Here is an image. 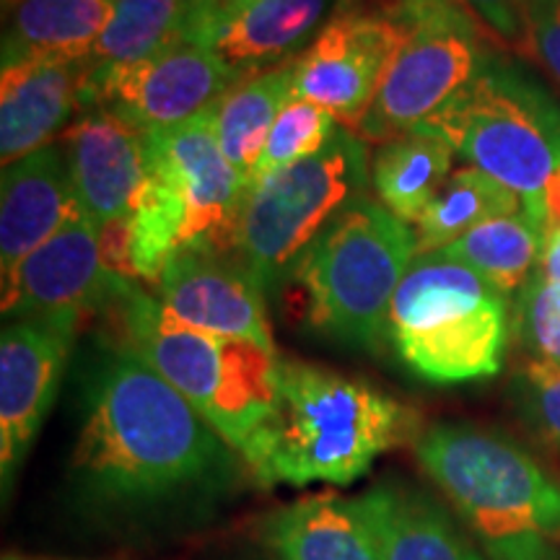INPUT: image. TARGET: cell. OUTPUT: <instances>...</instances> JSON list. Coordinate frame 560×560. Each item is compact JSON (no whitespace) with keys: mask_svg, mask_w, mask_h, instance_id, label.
Returning <instances> with one entry per match:
<instances>
[{"mask_svg":"<svg viewBox=\"0 0 560 560\" xmlns=\"http://www.w3.org/2000/svg\"><path fill=\"white\" fill-rule=\"evenodd\" d=\"M226 441L151 363L117 348L89 389L73 467L107 501H153L226 462Z\"/></svg>","mask_w":560,"mask_h":560,"instance_id":"obj_1","label":"cell"},{"mask_svg":"<svg viewBox=\"0 0 560 560\" xmlns=\"http://www.w3.org/2000/svg\"><path fill=\"white\" fill-rule=\"evenodd\" d=\"M420 431L418 412L374 384L280 359L270 410L240 454L262 486H348Z\"/></svg>","mask_w":560,"mask_h":560,"instance_id":"obj_2","label":"cell"},{"mask_svg":"<svg viewBox=\"0 0 560 560\" xmlns=\"http://www.w3.org/2000/svg\"><path fill=\"white\" fill-rule=\"evenodd\" d=\"M416 457L499 560L540 556L560 535V482L516 441L472 423L420 431Z\"/></svg>","mask_w":560,"mask_h":560,"instance_id":"obj_3","label":"cell"},{"mask_svg":"<svg viewBox=\"0 0 560 560\" xmlns=\"http://www.w3.org/2000/svg\"><path fill=\"white\" fill-rule=\"evenodd\" d=\"M104 312L115 317L125 348L151 363L240 452L276 397V350L182 325L138 280H128Z\"/></svg>","mask_w":560,"mask_h":560,"instance_id":"obj_4","label":"cell"},{"mask_svg":"<svg viewBox=\"0 0 560 560\" xmlns=\"http://www.w3.org/2000/svg\"><path fill=\"white\" fill-rule=\"evenodd\" d=\"M418 255L410 223L382 202L355 200L322 231L293 272L312 330L342 346L380 350L392 299Z\"/></svg>","mask_w":560,"mask_h":560,"instance_id":"obj_5","label":"cell"},{"mask_svg":"<svg viewBox=\"0 0 560 560\" xmlns=\"http://www.w3.org/2000/svg\"><path fill=\"white\" fill-rule=\"evenodd\" d=\"M509 296L439 252L418 255L389 306L387 340L420 380L459 384L499 374Z\"/></svg>","mask_w":560,"mask_h":560,"instance_id":"obj_6","label":"cell"},{"mask_svg":"<svg viewBox=\"0 0 560 560\" xmlns=\"http://www.w3.org/2000/svg\"><path fill=\"white\" fill-rule=\"evenodd\" d=\"M457 156L503 182L545 221V187L560 166V104L516 62L490 55L431 117Z\"/></svg>","mask_w":560,"mask_h":560,"instance_id":"obj_7","label":"cell"},{"mask_svg":"<svg viewBox=\"0 0 560 560\" xmlns=\"http://www.w3.org/2000/svg\"><path fill=\"white\" fill-rule=\"evenodd\" d=\"M369 174L366 138L338 125L325 149L249 187L236 221L234 252L265 293L296 272L342 210L366 198Z\"/></svg>","mask_w":560,"mask_h":560,"instance_id":"obj_8","label":"cell"},{"mask_svg":"<svg viewBox=\"0 0 560 560\" xmlns=\"http://www.w3.org/2000/svg\"><path fill=\"white\" fill-rule=\"evenodd\" d=\"M387 13L402 45L359 125L366 140H389L429 122L490 58L480 19L462 0H395Z\"/></svg>","mask_w":560,"mask_h":560,"instance_id":"obj_9","label":"cell"},{"mask_svg":"<svg viewBox=\"0 0 560 560\" xmlns=\"http://www.w3.org/2000/svg\"><path fill=\"white\" fill-rule=\"evenodd\" d=\"M213 107L174 128L143 132L145 179L177 210L185 249H234L249 190L221 149Z\"/></svg>","mask_w":560,"mask_h":560,"instance_id":"obj_10","label":"cell"},{"mask_svg":"<svg viewBox=\"0 0 560 560\" xmlns=\"http://www.w3.org/2000/svg\"><path fill=\"white\" fill-rule=\"evenodd\" d=\"M242 79L206 47L185 42L138 62L91 68L83 109H107L140 132L164 130L213 107Z\"/></svg>","mask_w":560,"mask_h":560,"instance_id":"obj_11","label":"cell"},{"mask_svg":"<svg viewBox=\"0 0 560 560\" xmlns=\"http://www.w3.org/2000/svg\"><path fill=\"white\" fill-rule=\"evenodd\" d=\"M79 312L11 319L0 335V470L3 490L30 454L58 397Z\"/></svg>","mask_w":560,"mask_h":560,"instance_id":"obj_12","label":"cell"},{"mask_svg":"<svg viewBox=\"0 0 560 560\" xmlns=\"http://www.w3.org/2000/svg\"><path fill=\"white\" fill-rule=\"evenodd\" d=\"M400 45L402 30L387 11L335 16L296 58V100L359 130Z\"/></svg>","mask_w":560,"mask_h":560,"instance_id":"obj_13","label":"cell"},{"mask_svg":"<svg viewBox=\"0 0 560 560\" xmlns=\"http://www.w3.org/2000/svg\"><path fill=\"white\" fill-rule=\"evenodd\" d=\"M128 280L104 265L100 226L79 215L16 268L3 272V314L21 319L104 312Z\"/></svg>","mask_w":560,"mask_h":560,"instance_id":"obj_14","label":"cell"},{"mask_svg":"<svg viewBox=\"0 0 560 560\" xmlns=\"http://www.w3.org/2000/svg\"><path fill=\"white\" fill-rule=\"evenodd\" d=\"M156 299L182 325L276 350L265 291L240 260H226L223 252H179L156 280Z\"/></svg>","mask_w":560,"mask_h":560,"instance_id":"obj_15","label":"cell"},{"mask_svg":"<svg viewBox=\"0 0 560 560\" xmlns=\"http://www.w3.org/2000/svg\"><path fill=\"white\" fill-rule=\"evenodd\" d=\"M335 0H244L198 9L190 42L252 75L310 50Z\"/></svg>","mask_w":560,"mask_h":560,"instance_id":"obj_16","label":"cell"},{"mask_svg":"<svg viewBox=\"0 0 560 560\" xmlns=\"http://www.w3.org/2000/svg\"><path fill=\"white\" fill-rule=\"evenodd\" d=\"M62 149L83 219L94 226L125 219L145 185L143 132L89 107L66 130Z\"/></svg>","mask_w":560,"mask_h":560,"instance_id":"obj_17","label":"cell"},{"mask_svg":"<svg viewBox=\"0 0 560 560\" xmlns=\"http://www.w3.org/2000/svg\"><path fill=\"white\" fill-rule=\"evenodd\" d=\"M89 60H26L0 79V159L3 166L45 149L83 109Z\"/></svg>","mask_w":560,"mask_h":560,"instance_id":"obj_18","label":"cell"},{"mask_svg":"<svg viewBox=\"0 0 560 560\" xmlns=\"http://www.w3.org/2000/svg\"><path fill=\"white\" fill-rule=\"evenodd\" d=\"M62 143H50L3 166L0 182V268L9 272L79 219Z\"/></svg>","mask_w":560,"mask_h":560,"instance_id":"obj_19","label":"cell"},{"mask_svg":"<svg viewBox=\"0 0 560 560\" xmlns=\"http://www.w3.org/2000/svg\"><path fill=\"white\" fill-rule=\"evenodd\" d=\"M262 537L280 560H384L361 501L330 493L272 511Z\"/></svg>","mask_w":560,"mask_h":560,"instance_id":"obj_20","label":"cell"},{"mask_svg":"<svg viewBox=\"0 0 560 560\" xmlns=\"http://www.w3.org/2000/svg\"><path fill=\"white\" fill-rule=\"evenodd\" d=\"M112 0H3V68L26 60H86Z\"/></svg>","mask_w":560,"mask_h":560,"instance_id":"obj_21","label":"cell"},{"mask_svg":"<svg viewBox=\"0 0 560 560\" xmlns=\"http://www.w3.org/2000/svg\"><path fill=\"white\" fill-rule=\"evenodd\" d=\"M361 509L384 560H482L452 527L436 503L402 486H376Z\"/></svg>","mask_w":560,"mask_h":560,"instance_id":"obj_22","label":"cell"},{"mask_svg":"<svg viewBox=\"0 0 560 560\" xmlns=\"http://www.w3.org/2000/svg\"><path fill=\"white\" fill-rule=\"evenodd\" d=\"M454 149L429 125L384 140L371 161V185L392 215L416 226L444 182L450 179Z\"/></svg>","mask_w":560,"mask_h":560,"instance_id":"obj_23","label":"cell"},{"mask_svg":"<svg viewBox=\"0 0 560 560\" xmlns=\"http://www.w3.org/2000/svg\"><path fill=\"white\" fill-rule=\"evenodd\" d=\"M293 100H296V60L244 75L215 102V136L247 187L272 125Z\"/></svg>","mask_w":560,"mask_h":560,"instance_id":"obj_24","label":"cell"},{"mask_svg":"<svg viewBox=\"0 0 560 560\" xmlns=\"http://www.w3.org/2000/svg\"><path fill=\"white\" fill-rule=\"evenodd\" d=\"M545 229V221L522 208L520 213L480 223L450 247L439 249V255L478 272L486 283L509 296L520 291L540 265Z\"/></svg>","mask_w":560,"mask_h":560,"instance_id":"obj_25","label":"cell"},{"mask_svg":"<svg viewBox=\"0 0 560 560\" xmlns=\"http://www.w3.org/2000/svg\"><path fill=\"white\" fill-rule=\"evenodd\" d=\"M195 13L190 0H112V13L89 55L91 68L125 66L190 42Z\"/></svg>","mask_w":560,"mask_h":560,"instance_id":"obj_26","label":"cell"},{"mask_svg":"<svg viewBox=\"0 0 560 560\" xmlns=\"http://www.w3.org/2000/svg\"><path fill=\"white\" fill-rule=\"evenodd\" d=\"M522 208L524 200L503 182L475 166H462L450 174L436 198L412 226L420 255L450 247L480 223L520 213Z\"/></svg>","mask_w":560,"mask_h":560,"instance_id":"obj_27","label":"cell"},{"mask_svg":"<svg viewBox=\"0 0 560 560\" xmlns=\"http://www.w3.org/2000/svg\"><path fill=\"white\" fill-rule=\"evenodd\" d=\"M335 130H338V117L332 112L322 109L312 102L293 100L272 125L262 156L257 161L255 172H252L249 187L270 177L272 172H280L285 166L296 164V161L314 156V153L325 149Z\"/></svg>","mask_w":560,"mask_h":560,"instance_id":"obj_28","label":"cell"},{"mask_svg":"<svg viewBox=\"0 0 560 560\" xmlns=\"http://www.w3.org/2000/svg\"><path fill=\"white\" fill-rule=\"evenodd\" d=\"M514 330L529 361L560 369V285L540 270L516 291Z\"/></svg>","mask_w":560,"mask_h":560,"instance_id":"obj_29","label":"cell"},{"mask_svg":"<svg viewBox=\"0 0 560 560\" xmlns=\"http://www.w3.org/2000/svg\"><path fill=\"white\" fill-rule=\"evenodd\" d=\"M514 400L532 429L560 450V369L529 361L514 380Z\"/></svg>","mask_w":560,"mask_h":560,"instance_id":"obj_30","label":"cell"},{"mask_svg":"<svg viewBox=\"0 0 560 560\" xmlns=\"http://www.w3.org/2000/svg\"><path fill=\"white\" fill-rule=\"evenodd\" d=\"M462 3L480 19L486 30L493 32L506 45L522 50L532 11L542 0H462Z\"/></svg>","mask_w":560,"mask_h":560,"instance_id":"obj_31","label":"cell"},{"mask_svg":"<svg viewBox=\"0 0 560 560\" xmlns=\"http://www.w3.org/2000/svg\"><path fill=\"white\" fill-rule=\"evenodd\" d=\"M522 50L540 62L545 73L560 86V0H542L532 11Z\"/></svg>","mask_w":560,"mask_h":560,"instance_id":"obj_32","label":"cell"},{"mask_svg":"<svg viewBox=\"0 0 560 560\" xmlns=\"http://www.w3.org/2000/svg\"><path fill=\"white\" fill-rule=\"evenodd\" d=\"M537 270L542 272L550 283L560 285V223L545 229V242H542V255Z\"/></svg>","mask_w":560,"mask_h":560,"instance_id":"obj_33","label":"cell"},{"mask_svg":"<svg viewBox=\"0 0 560 560\" xmlns=\"http://www.w3.org/2000/svg\"><path fill=\"white\" fill-rule=\"evenodd\" d=\"M545 219H548V226L560 223V166L545 187Z\"/></svg>","mask_w":560,"mask_h":560,"instance_id":"obj_34","label":"cell"},{"mask_svg":"<svg viewBox=\"0 0 560 560\" xmlns=\"http://www.w3.org/2000/svg\"><path fill=\"white\" fill-rule=\"evenodd\" d=\"M195 9H213V5H221L223 0H190Z\"/></svg>","mask_w":560,"mask_h":560,"instance_id":"obj_35","label":"cell"},{"mask_svg":"<svg viewBox=\"0 0 560 560\" xmlns=\"http://www.w3.org/2000/svg\"><path fill=\"white\" fill-rule=\"evenodd\" d=\"M520 560H548V558H545V552H540V556H529V558H520Z\"/></svg>","mask_w":560,"mask_h":560,"instance_id":"obj_36","label":"cell"},{"mask_svg":"<svg viewBox=\"0 0 560 560\" xmlns=\"http://www.w3.org/2000/svg\"><path fill=\"white\" fill-rule=\"evenodd\" d=\"M3 560H26V558H19V556H5Z\"/></svg>","mask_w":560,"mask_h":560,"instance_id":"obj_37","label":"cell"},{"mask_svg":"<svg viewBox=\"0 0 560 560\" xmlns=\"http://www.w3.org/2000/svg\"><path fill=\"white\" fill-rule=\"evenodd\" d=\"M223 3H244V0H223Z\"/></svg>","mask_w":560,"mask_h":560,"instance_id":"obj_38","label":"cell"}]
</instances>
